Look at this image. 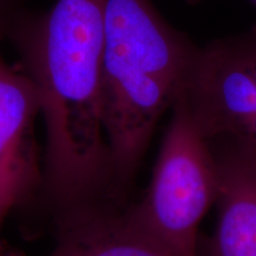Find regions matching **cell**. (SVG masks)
Wrapping results in <instances>:
<instances>
[{
  "instance_id": "2",
  "label": "cell",
  "mask_w": 256,
  "mask_h": 256,
  "mask_svg": "<svg viewBox=\"0 0 256 256\" xmlns=\"http://www.w3.org/2000/svg\"><path fill=\"white\" fill-rule=\"evenodd\" d=\"M196 49L151 0H104L102 126L113 178L133 176Z\"/></svg>"
},
{
  "instance_id": "7",
  "label": "cell",
  "mask_w": 256,
  "mask_h": 256,
  "mask_svg": "<svg viewBox=\"0 0 256 256\" xmlns=\"http://www.w3.org/2000/svg\"><path fill=\"white\" fill-rule=\"evenodd\" d=\"M212 153L218 165L220 215L210 256H256V160Z\"/></svg>"
},
{
  "instance_id": "9",
  "label": "cell",
  "mask_w": 256,
  "mask_h": 256,
  "mask_svg": "<svg viewBox=\"0 0 256 256\" xmlns=\"http://www.w3.org/2000/svg\"><path fill=\"white\" fill-rule=\"evenodd\" d=\"M188 2H190V4H194V2H200V0H188Z\"/></svg>"
},
{
  "instance_id": "8",
  "label": "cell",
  "mask_w": 256,
  "mask_h": 256,
  "mask_svg": "<svg viewBox=\"0 0 256 256\" xmlns=\"http://www.w3.org/2000/svg\"><path fill=\"white\" fill-rule=\"evenodd\" d=\"M19 2L20 0H0V20H4L19 10Z\"/></svg>"
},
{
  "instance_id": "6",
  "label": "cell",
  "mask_w": 256,
  "mask_h": 256,
  "mask_svg": "<svg viewBox=\"0 0 256 256\" xmlns=\"http://www.w3.org/2000/svg\"><path fill=\"white\" fill-rule=\"evenodd\" d=\"M0 256H24L0 244ZM46 256H176L151 235L132 211L88 209L64 224Z\"/></svg>"
},
{
  "instance_id": "1",
  "label": "cell",
  "mask_w": 256,
  "mask_h": 256,
  "mask_svg": "<svg viewBox=\"0 0 256 256\" xmlns=\"http://www.w3.org/2000/svg\"><path fill=\"white\" fill-rule=\"evenodd\" d=\"M2 28L40 96L51 186L64 200L87 196L112 177L102 126L104 0H57L43 14L19 8Z\"/></svg>"
},
{
  "instance_id": "4",
  "label": "cell",
  "mask_w": 256,
  "mask_h": 256,
  "mask_svg": "<svg viewBox=\"0 0 256 256\" xmlns=\"http://www.w3.org/2000/svg\"><path fill=\"white\" fill-rule=\"evenodd\" d=\"M177 98L212 151L256 160V25L197 46Z\"/></svg>"
},
{
  "instance_id": "3",
  "label": "cell",
  "mask_w": 256,
  "mask_h": 256,
  "mask_svg": "<svg viewBox=\"0 0 256 256\" xmlns=\"http://www.w3.org/2000/svg\"><path fill=\"white\" fill-rule=\"evenodd\" d=\"M218 182L215 156L177 98L145 197L130 211L176 256H200L198 229Z\"/></svg>"
},
{
  "instance_id": "5",
  "label": "cell",
  "mask_w": 256,
  "mask_h": 256,
  "mask_svg": "<svg viewBox=\"0 0 256 256\" xmlns=\"http://www.w3.org/2000/svg\"><path fill=\"white\" fill-rule=\"evenodd\" d=\"M4 32L0 20V42ZM40 96L23 70L8 66L0 50V244L10 214L28 200L40 179L34 119Z\"/></svg>"
}]
</instances>
